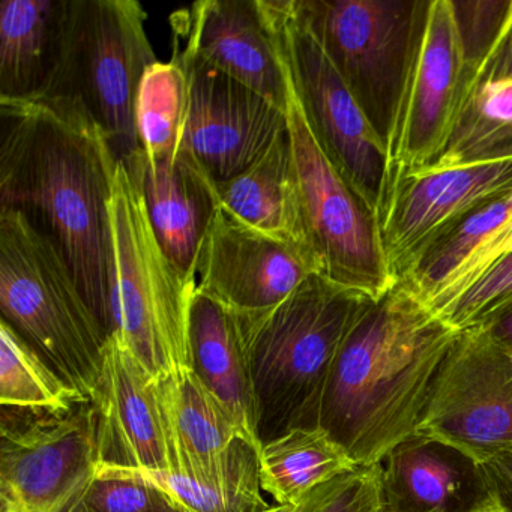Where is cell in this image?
<instances>
[{"label":"cell","instance_id":"cell-1","mask_svg":"<svg viewBox=\"0 0 512 512\" xmlns=\"http://www.w3.org/2000/svg\"><path fill=\"white\" fill-rule=\"evenodd\" d=\"M0 206L61 248L107 335L113 329L110 199L118 158L73 98H0Z\"/></svg>","mask_w":512,"mask_h":512},{"label":"cell","instance_id":"cell-2","mask_svg":"<svg viewBox=\"0 0 512 512\" xmlns=\"http://www.w3.org/2000/svg\"><path fill=\"white\" fill-rule=\"evenodd\" d=\"M457 331L400 278L368 299L335 356L319 427L356 466H373L419 428Z\"/></svg>","mask_w":512,"mask_h":512},{"label":"cell","instance_id":"cell-3","mask_svg":"<svg viewBox=\"0 0 512 512\" xmlns=\"http://www.w3.org/2000/svg\"><path fill=\"white\" fill-rule=\"evenodd\" d=\"M370 296L311 275L281 304L241 326L260 443L317 428L338 349Z\"/></svg>","mask_w":512,"mask_h":512},{"label":"cell","instance_id":"cell-4","mask_svg":"<svg viewBox=\"0 0 512 512\" xmlns=\"http://www.w3.org/2000/svg\"><path fill=\"white\" fill-rule=\"evenodd\" d=\"M0 310L38 355L91 403L109 335L61 248L28 215L0 206Z\"/></svg>","mask_w":512,"mask_h":512},{"label":"cell","instance_id":"cell-5","mask_svg":"<svg viewBox=\"0 0 512 512\" xmlns=\"http://www.w3.org/2000/svg\"><path fill=\"white\" fill-rule=\"evenodd\" d=\"M113 329L157 380L193 371L190 319L196 283L161 247L145 200L119 161L110 199Z\"/></svg>","mask_w":512,"mask_h":512},{"label":"cell","instance_id":"cell-6","mask_svg":"<svg viewBox=\"0 0 512 512\" xmlns=\"http://www.w3.org/2000/svg\"><path fill=\"white\" fill-rule=\"evenodd\" d=\"M146 19L137 0H70L61 61L44 95L79 101L122 163L140 149L137 89L158 61Z\"/></svg>","mask_w":512,"mask_h":512},{"label":"cell","instance_id":"cell-7","mask_svg":"<svg viewBox=\"0 0 512 512\" xmlns=\"http://www.w3.org/2000/svg\"><path fill=\"white\" fill-rule=\"evenodd\" d=\"M296 4L388 149L430 0H296Z\"/></svg>","mask_w":512,"mask_h":512},{"label":"cell","instance_id":"cell-8","mask_svg":"<svg viewBox=\"0 0 512 512\" xmlns=\"http://www.w3.org/2000/svg\"><path fill=\"white\" fill-rule=\"evenodd\" d=\"M259 2L320 146L379 220L389 182L385 143L335 70L296 0Z\"/></svg>","mask_w":512,"mask_h":512},{"label":"cell","instance_id":"cell-9","mask_svg":"<svg viewBox=\"0 0 512 512\" xmlns=\"http://www.w3.org/2000/svg\"><path fill=\"white\" fill-rule=\"evenodd\" d=\"M284 74L287 134L308 244L325 277L379 298L397 281L383 250L379 220L323 151L286 68Z\"/></svg>","mask_w":512,"mask_h":512},{"label":"cell","instance_id":"cell-10","mask_svg":"<svg viewBox=\"0 0 512 512\" xmlns=\"http://www.w3.org/2000/svg\"><path fill=\"white\" fill-rule=\"evenodd\" d=\"M94 407H2L0 512H70L98 472Z\"/></svg>","mask_w":512,"mask_h":512},{"label":"cell","instance_id":"cell-11","mask_svg":"<svg viewBox=\"0 0 512 512\" xmlns=\"http://www.w3.org/2000/svg\"><path fill=\"white\" fill-rule=\"evenodd\" d=\"M418 433L481 461L512 449V356L482 329L457 332L431 388Z\"/></svg>","mask_w":512,"mask_h":512},{"label":"cell","instance_id":"cell-12","mask_svg":"<svg viewBox=\"0 0 512 512\" xmlns=\"http://www.w3.org/2000/svg\"><path fill=\"white\" fill-rule=\"evenodd\" d=\"M469 77L452 0H430L388 146V188L442 154Z\"/></svg>","mask_w":512,"mask_h":512},{"label":"cell","instance_id":"cell-13","mask_svg":"<svg viewBox=\"0 0 512 512\" xmlns=\"http://www.w3.org/2000/svg\"><path fill=\"white\" fill-rule=\"evenodd\" d=\"M187 77L178 154L214 184L253 166L287 130L286 112L238 80L173 52Z\"/></svg>","mask_w":512,"mask_h":512},{"label":"cell","instance_id":"cell-14","mask_svg":"<svg viewBox=\"0 0 512 512\" xmlns=\"http://www.w3.org/2000/svg\"><path fill=\"white\" fill-rule=\"evenodd\" d=\"M314 274L322 268L310 247L253 229L217 205L197 254L196 292L236 317H253Z\"/></svg>","mask_w":512,"mask_h":512},{"label":"cell","instance_id":"cell-15","mask_svg":"<svg viewBox=\"0 0 512 512\" xmlns=\"http://www.w3.org/2000/svg\"><path fill=\"white\" fill-rule=\"evenodd\" d=\"M512 190V158L442 170H419L389 185L379 224L395 280L425 248L482 203Z\"/></svg>","mask_w":512,"mask_h":512},{"label":"cell","instance_id":"cell-16","mask_svg":"<svg viewBox=\"0 0 512 512\" xmlns=\"http://www.w3.org/2000/svg\"><path fill=\"white\" fill-rule=\"evenodd\" d=\"M173 52L202 62L286 112L287 82L259 0H200L175 11Z\"/></svg>","mask_w":512,"mask_h":512},{"label":"cell","instance_id":"cell-17","mask_svg":"<svg viewBox=\"0 0 512 512\" xmlns=\"http://www.w3.org/2000/svg\"><path fill=\"white\" fill-rule=\"evenodd\" d=\"M91 403L98 469H167L157 379L116 337L107 341Z\"/></svg>","mask_w":512,"mask_h":512},{"label":"cell","instance_id":"cell-18","mask_svg":"<svg viewBox=\"0 0 512 512\" xmlns=\"http://www.w3.org/2000/svg\"><path fill=\"white\" fill-rule=\"evenodd\" d=\"M157 382L166 436V470L224 478L259 469V451L245 440L229 410L194 371Z\"/></svg>","mask_w":512,"mask_h":512},{"label":"cell","instance_id":"cell-19","mask_svg":"<svg viewBox=\"0 0 512 512\" xmlns=\"http://www.w3.org/2000/svg\"><path fill=\"white\" fill-rule=\"evenodd\" d=\"M385 512H482L496 508L481 463L437 437L413 433L383 458Z\"/></svg>","mask_w":512,"mask_h":512},{"label":"cell","instance_id":"cell-20","mask_svg":"<svg viewBox=\"0 0 512 512\" xmlns=\"http://www.w3.org/2000/svg\"><path fill=\"white\" fill-rule=\"evenodd\" d=\"M124 166L145 200L161 247L196 283L197 254L217 209L212 182L181 154L152 155L140 148Z\"/></svg>","mask_w":512,"mask_h":512},{"label":"cell","instance_id":"cell-21","mask_svg":"<svg viewBox=\"0 0 512 512\" xmlns=\"http://www.w3.org/2000/svg\"><path fill=\"white\" fill-rule=\"evenodd\" d=\"M509 158H512V14L490 52L470 74L448 143L427 169H452Z\"/></svg>","mask_w":512,"mask_h":512},{"label":"cell","instance_id":"cell-22","mask_svg":"<svg viewBox=\"0 0 512 512\" xmlns=\"http://www.w3.org/2000/svg\"><path fill=\"white\" fill-rule=\"evenodd\" d=\"M68 7L70 0L0 4V98L47 95L61 61Z\"/></svg>","mask_w":512,"mask_h":512},{"label":"cell","instance_id":"cell-23","mask_svg":"<svg viewBox=\"0 0 512 512\" xmlns=\"http://www.w3.org/2000/svg\"><path fill=\"white\" fill-rule=\"evenodd\" d=\"M190 346L194 374L229 410L245 440L260 452L250 365L235 314L214 299L194 293Z\"/></svg>","mask_w":512,"mask_h":512},{"label":"cell","instance_id":"cell-24","mask_svg":"<svg viewBox=\"0 0 512 512\" xmlns=\"http://www.w3.org/2000/svg\"><path fill=\"white\" fill-rule=\"evenodd\" d=\"M212 191L217 205L236 220L275 238L310 247L302 221L287 130L241 175L220 184L212 182Z\"/></svg>","mask_w":512,"mask_h":512},{"label":"cell","instance_id":"cell-25","mask_svg":"<svg viewBox=\"0 0 512 512\" xmlns=\"http://www.w3.org/2000/svg\"><path fill=\"white\" fill-rule=\"evenodd\" d=\"M353 467L352 458L320 427L289 431L263 443L259 452L263 493L284 508Z\"/></svg>","mask_w":512,"mask_h":512},{"label":"cell","instance_id":"cell-26","mask_svg":"<svg viewBox=\"0 0 512 512\" xmlns=\"http://www.w3.org/2000/svg\"><path fill=\"white\" fill-rule=\"evenodd\" d=\"M37 350L5 320L0 322V404L13 409L62 413L85 403Z\"/></svg>","mask_w":512,"mask_h":512},{"label":"cell","instance_id":"cell-27","mask_svg":"<svg viewBox=\"0 0 512 512\" xmlns=\"http://www.w3.org/2000/svg\"><path fill=\"white\" fill-rule=\"evenodd\" d=\"M512 218V190L482 203L440 233L418 257L404 280L425 302L443 281Z\"/></svg>","mask_w":512,"mask_h":512},{"label":"cell","instance_id":"cell-28","mask_svg":"<svg viewBox=\"0 0 512 512\" xmlns=\"http://www.w3.org/2000/svg\"><path fill=\"white\" fill-rule=\"evenodd\" d=\"M187 110V77L175 58L146 68L136 95L140 148L152 155H178Z\"/></svg>","mask_w":512,"mask_h":512},{"label":"cell","instance_id":"cell-29","mask_svg":"<svg viewBox=\"0 0 512 512\" xmlns=\"http://www.w3.org/2000/svg\"><path fill=\"white\" fill-rule=\"evenodd\" d=\"M70 512H188L151 482L112 469L97 476Z\"/></svg>","mask_w":512,"mask_h":512},{"label":"cell","instance_id":"cell-30","mask_svg":"<svg viewBox=\"0 0 512 512\" xmlns=\"http://www.w3.org/2000/svg\"><path fill=\"white\" fill-rule=\"evenodd\" d=\"M289 512H385L382 466H356L319 485Z\"/></svg>","mask_w":512,"mask_h":512},{"label":"cell","instance_id":"cell-31","mask_svg":"<svg viewBox=\"0 0 512 512\" xmlns=\"http://www.w3.org/2000/svg\"><path fill=\"white\" fill-rule=\"evenodd\" d=\"M509 305H512V254L436 314L460 332L482 325Z\"/></svg>","mask_w":512,"mask_h":512},{"label":"cell","instance_id":"cell-32","mask_svg":"<svg viewBox=\"0 0 512 512\" xmlns=\"http://www.w3.org/2000/svg\"><path fill=\"white\" fill-rule=\"evenodd\" d=\"M455 22L470 74L481 64L511 19L512 0L505 2H455Z\"/></svg>","mask_w":512,"mask_h":512},{"label":"cell","instance_id":"cell-33","mask_svg":"<svg viewBox=\"0 0 512 512\" xmlns=\"http://www.w3.org/2000/svg\"><path fill=\"white\" fill-rule=\"evenodd\" d=\"M512 254V218L481 247L476 248L428 299L434 313L454 301L464 290L487 274L494 265Z\"/></svg>","mask_w":512,"mask_h":512},{"label":"cell","instance_id":"cell-34","mask_svg":"<svg viewBox=\"0 0 512 512\" xmlns=\"http://www.w3.org/2000/svg\"><path fill=\"white\" fill-rule=\"evenodd\" d=\"M479 463L496 508L500 512H512V449L491 455Z\"/></svg>","mask_w":512,"mask_h":512},{"label":"cell","instance_id":"cell-35","mask_svg":"<svg viewBox=\"0 0 512 512\" xmlns=\"http://www.w3.org/2000/svg\"><path fill=\"white\" fill-rule=\"evenodd\" d=\"M476 328L482 329L497 347L512 356V305Z\"/></svg>","mask_w":512,"mask_h":512},{"label":"cell","instance_id":"cell-36","mask_svg":"<svg viewBox=\"0 0 512 512\" xmlns=\"http://www.w3.org/2000/svg\"><path fill=\"white\" fill-rule=\"evenodd\" d=\"M482 512H500V511L497 508H491V509H487V511H482Z\"/></svg>","mask_w":512,"mask_h":512},{"label":"cell","instance_id":"cell-37","mask_svg":"<svg viewBox=\"0 0 512 512\" xmlns=\"http://www.w3.org/2000/svg\"><path fill=\"white\" fill-rule=\"evenodd\" d=\"M289 509H290V508H289ZM289 509H287V511H286V512H289Z\"/></svg>","mask_w":512,"mask_h":512}]
</instances>
